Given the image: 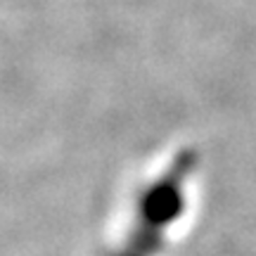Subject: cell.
<instances>
[{"mask_svg":"<svg viewBox=\"0 0 256 256\" xmlns=\"http://www.w3.org/2000/svg\"><path fill=\"white\" fill-rule=\"evenodd\" d=\"M197 164L194 152H180L168 166V171L156 176L140 192L136 206V230L128 238V247L142 256H156L164 247L166 230L183 216L185 185Z\"/></svg>","mask_w":256,"mask_h":256,"instance_id":"obj_1","label":"cell"},{"mask_svg":"<svg viewBox=\"0 0 256 256\" xmlns=\"http://www.w3.org/2000/svg\"><path fill=\"white\" fill-rule=\"evenodd\" d=\"M110 256H142V254H140V252H136V249H130V247L126 244L124 249H116V252H112Z\"/></svg>","mask_w":256,"mask_h":256,"instance_id":"obj_2","label":"cell"}]
</instances>
